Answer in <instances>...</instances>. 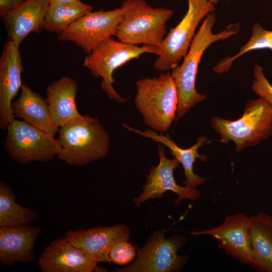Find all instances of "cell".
<instances>
[{
	"label": "cell",
	"mask_w": 272,
	"mask_h": 272,
	"mask_svg": "<svg viewBox=\"0 0 272 272\" xmlns=\"http://www.w3.org/2000/svg\"><path fill=\"white\" fill-rule=\"evenodd\" d=\"M216 22L214 14L207 15L195 34L183 62L171 70L170 74L175 83L178 97L175 122L207 98L205 94L198 93L195 89L198 67L204 52L214 42L236 35L239 31L240 24L237 22L230 24L223 31L214 34L212 29Z\"/></svg>",
	"instance_id": "cell-1"
},
{
	"label": "cell",
	"mask_w": 272,
	"mask_h": 272,
	"mask_svg": "<svg viewBox=\"0 0 272 272\" xmlns=\"http://www.w3.org/2000/svg\"><path fill=\"white\" fill-rule=\"evenodd\" d=\"M58 132L61 149L57 157L69 165L84 166L109 152V135L97 117L83 115L60 127Z\"/></svg>",
	"instance_id": "cell-2"
},
{
	"label": "cell",
	"mask_w": 272,
	"mask_h": 272,
	"mask_svg": "<svg viewBox=\"0 0 272 272\" xmlns=\"http://www.w3.org/2000/svg\"><path fill=\"white\" fill-rule=\"evenodd\" d=\"M135 86L134 104L145 124L157 132H167L175 120L178 104L170 73L139 80Z\"/></svg>",
	"instance_id": "cell-3"
},
{
	"label": "cell",
	"mask_w": 272,
	"mask_h": 272,
	"mask_svg": "<svg viewBox=\"0 0 272 272\" xmlns=\"http://www.w3.org/2000/svg\"><path fill=\"white\" fill-rule=\"evenodd\" d=\"M120 8L123 15L115 35L118 40L137 45H160L166 33V23L173 10L153 8L145 0H125Z\"/></svg>",
	"instance_id": "cell-4"
},
{
	"label": "cell",
	"mask_w": 272,
	"mask_h": 272,
	"mask_svg": "<svg viewBox=\"0 0 272 272\" xmlns=\"http://www.w3.org/2000/svg\"><path fill=\"white\" fill-rule=\"evenodd\" d=\"M211 123L219 141L233 142L236 151L258 145L272 134V108L262 98L247 101L242 116L235 120L213 116Z\"/></svg>",
	"instance_id": "cell-5"
},
{
	"label": "cell",
	"mask_w": 272,
	"mask_h": 272,
	"mask_svg": "<svg viewBox=\"0 0 272 272\" xmlns=\"http://www.w3.org/2000/svg\"><path fill=\"white\" fill-rule=\"evenodd\" d=\"M159 54L157 47L139 46L115 40L112 37L101 42L87 55L83 66L88 69L96 78H101V89L110 99L123 103L126 99L118 94L113 87L115 80L113 72L129 60L139 58L144 53Z\"/></svg>",
	"instance_id": "cell-6"
},
{
	"label": "cell",
	"mask_w": 272,
	"mask_h": 272,
	"mask_svg": "<svg viewBox=\"0 0 272 272\" xmlns=\"http://www.w3.org/2000/svg\"><path fill=\"white\" fill-rule=\"evenodd\" d=\"M167 230L154 232L143 247H137L134 260L119 272H176L180 271L188 260L187 253L178 255L186 243L185 237L179 233L165 238Z\"/></svg>",
	"instance_id": "cell-7"
},
{
	"label": "cell",
	"mask_w": 272,
	"mask_h": 272,
	"mask_svg": "<svg viewBox=\"0 0 272 272\" xmlns=\"http://www.w3.org/2000/svg\"><path fill=\"white\" fill-rule=\"evenodd\" d=\"M187 1L186 13L157 47L159 54L153 67L158 72H165L179 64L189 50L198 24L215 10V5L208 0Z\"/></svg>",
	"instance_id": "cell-8"
},
{
	"label": "cell",
	"mask_w": 272,
	"mask_h": 272,
	"mask_svg": "<svg viewBox=\"0 0 272 272\" xmlns=\"http://www.w3.org/2000/svg\"><path fill=\"white\" fill-rule=\"evenodd\" d=\"M8 154L21 164L52 161L60 152L58 139L25 120L14 119L7 127Z\"/></svg>",
	"instance_id": "cell-9"
},
{
	"label": "cell",
	"mask_w": 272,
	"mask_h": 272,
	"mask_svg": "<svg viewBox=\"0 0 272 272\" xmlns=\"http://www.w3.org/2000/svg\"><path fill=\"white\" fill-rule=\"evenodd\" d=\"M123 15L120 8L90 12L58 34V40L74 43L88 55L103 40L115 35Z\"/></svg>",
	"instance_id": "cell-10"
},
{
	"label": "cell",
	"mask_w": 272,
	"mask_h": 272,
	"mask_svg": "<svg viewBox=\"0 0 272 272\" xmlns=\"http://www.w3.org/2000/svg\"><path fill=\"white\" fill-rule=\"evenodd\" d=\"M159 162L153 166L146 176V181L142 187V192L138 197H134L133 202L138 207L146 200L156 197L161 198L167 191H171L178 195L174 201L175 205L182 200H194L200 196V192L193 187L178 185L174 177V170L180 165L175 158L168 159L165 155V149L161 144L158 145Z\"/></svg>",
	"instance_id": "cell-11"
},
{
	"label": "cell",
	"mask_w": 272,
	"mask_h": 272,
	"mask_svg": "<svg viewBox=\"0 0 272 272\" xmlns=\"http://www.w3.org/2000/svg\"><path fill=\"white\" fill-rule=\"evenodd\" d=\"M130 231L123 224L99 226L91 228L69 230L64 237L93 262L111 263L109 254L116 242L129 241Z\"/></svg>",
	"instance_id": "cell-12"
},
{
	"label": "cell",
	"mask_w": 272,
	"mask_h": 272,
	"mask_svg": "<svg viewBox=\"0 0 272 272\" xmlns=\"http://www.w3.org/2000/svg\"><path fill=\"white\" fill-rule=\"evenodd\" d=\"M249 217L242 213L227 216L219 226L191 232L193 235H209L227 255L241 263L251 264L253 253L249 240Z\"/></svg>",
	"instance_id": "cell-13"
},
{
	"label": "cell",
	"mask_w": 272,
	"mask_h": 272,
	"mask_svg": "<svg viewBox=\"0 0 272 272\" xmlns=\"http://www.w3.org/2000/svg\"><path fill=\"white\" fill-rule=\"evenodd\" d=\"M22 59L19 46L8 40L0 58V128L6 129L15 119L12 100L22 86Z\"/></svg>",
	"instance_id": "cell-14"
},
{
	"label": "cell",
	"mask_w": 272,
	"mask_h": 272,
	"mask_svg": "<svg viewBox=\"0 0 272 272\" xmlns=\"http://www.w3.org/2000/svg\"><path fill=\"white\" fill-rule=\"evenodd\" d=\"M42 272L106 271L72 245L64 236L52 241L38 260Z\"/></svg>",
	"instance_id": "cell-15"
},
{
	"label": "cell",
	"mask_w": 272,
	"mask_h": 272,
	"mask_svg": "<svg viewBox=\"0 0 272 272\" xmlns=\"http://www.w3.org/2000/svg\"><path fill=\"white\" fill-rule=\"evenodd\" d=\"M41 229L30 224L0 227V262L12 266L30 263L35 258V244Z\"/></svg>",
	"instance_id": "cell-16"
},
{
	"label": "cell",
	"mask_w": 272,
	"mask_h": 272,
	"mask_svg": "<svg viewBox=\"0 0 272 272\" xmlns=\"http://www.w3.org/2000/svg\"><path fill=\"white\" fill-rule=\"evenodd\" d=\"M49 4V0H26L2 17L8 40L19 46L30 33L42 30Z\"/></svg>",
	"instance_id": "cell-17"
},
{
	"label": "cell",
	"mask_w": 272,
	"mask_h": 272,
	"mask_svg": "<svg viewBox=\"0 0 272 272\" xmlns=\"http://www.w3.org/2000/svg\"><path fill=\"white\" fill-rule=\"evenodd\" d=\"M78 85L75 80L63 76L53 82L46 89V100L52 120L58 127L81 118L76 97Z\"/></svg>",
	"instance_id": "cell-18"
},
{
	"label": "cell",
	"mask_w": 272,
	"mask_h": 272,
	"mask_svg": "<svg viewBox=\"0 0 272 272\" xmlns=\"http://www.w3.org/2000/svg\"><path fill=\"white\" fill-rule=\"evenodd\" d=\"M122 125L129 131L151 139L153 141L163 144L167 147L170 151L171 154L182 165L186 179L184 182L185 185L196 188L203 184L208 179V177H200L193 172V164L197 158L200 159L202 161L207 160V156L204 155H199L198 152L201 146L210 143L207 137H199L193 146L188 149H183L177 146L168 134H166V135H163L162 134H159L158 132L149 128L142 131L131 127L125 123H122Z\"/></svg>",
	"instance_id": "cell-19"
},
{
	"label": "cell",
	"mask_w": 272,
	"mask_h": 272,
	"mask_svg": "<svg viewBox=\"0 0 272 272\" xmlns=\"http://www.w3.org/2000/svg\"><path fill=\"white\" fill-rule=\"evenodd\" d=\"M19 97L12 103L15 117H19L46 132L55 134L59 127L53 123L46 99L23 84Z\"/></svg>",
	"instance_id": "cell-20"
},
{
	"label": "cell",
	"mask_w": 272,
	"mask_h": 272,
	"mask_svg": "<svg viewBox=\"0 0 272 272\" xmlns=\"http://www.w3.org/2000/svg\"><path fill=\"white\" fill-rule=\"evenodd\" d=\"M249 240L255 269L272 272V217L264 212L249 217Z\"/></svg>",
	"instance_id": "cell-21"
},
{
	"label": "cell",
	"mask_w": 272,
	"mask_h": 272,
	"mask_svg": "<svg viewBox=\"0 0 272 272\" xmlns=\"http://www.w3.org/2000/svg\"><path fill=\"white\" fill-rule=\"evenodd\" d=\"M92 11L91 6L81 1L50 4L43 30L59 34L79 18Z\"/></svg>",
	"instance_id": "cell-22"
},
{
	"label": "cell",
	"mask_w": 272,
	"mask_h": 272,
	"mask_svg": "<svg viewBox=\"0 0 272 272\" xmlns=\"http://www.w3.org/2000/svg\"><path fill=\"white\" fill-rule=\"evenodd\" d=\"M16 195L4 181H0V227L30 223L38 217L32 209L17 204Z\"/></svg>",
	"instance_id": "cell-23"
},
{
	"label": "cell",
	"mask_w": 272,
	"mask_h": 272,
	"mask_svg": "<svg viewBox=\"0 0 272 272\" xmlns=\"http://www.w3.org/2000/svg\"><path fill=\"white\" fill-rule=\"evenodd\" d=\"M266 48L272 50V30H266L259 23H256L252 26L249 40L241 47L239 52L233 56L223 58L213 67V71L219 74L227 72L233 62L245 53Z\"/></svg>",
	"instance_id": "cell-24"
},
{
	"label": "cell",
	"mask_w": 272,
	"mask_h": 272,
	"mask_svg": "<svg viewBox=\"0 0 272 272\" xmlns=\"http://www.w3.org/2000/svg\"><path fill=\"white\" fill-rule=\"evenodd\" d=\"M129 241L122 240L114 244L109 254L111 262L119 265H124L134 260L137 256V249Z\"/></svg>",
	"instance_id": "cell-25"
},
{
	"label": "cell",
	"mask_w": 272,
	"mask_h": 272,
	"mask_svg": "<svg viewBox=\"0 0 272 272\" xmlns=\"http://www.w3.org/2000/svg\"><path fill=\"white\" fill-rule=\"evenodd\" d=\"M253 76L254 80L251 85L252 90L272 108V85L265 76L261 65L258 64L255 65Z\"/></svg>",
	"instance_id": "cell-26"
},
{
	"label": "cell",
	"mask_w": 272,
	"mask_h": 272,
	"mask_svg": "<svg viewBox=\"0 0 272 272\" xmlns=\"http://www.w3.org/2000/svg\"><path fill=\"white\" fill-rule=\"evenodd\" d=\"M26 0H0V16L3 17L8 12L16 9Z\"/></svg>",
	"instance_id": "cell-27"
},
{
	"label": "cell",
	"mask_w": 272,
	"mask_h": 272,
	"mask_svg": "<svg viewBox=\"0 0 272 272\" xmlns=\"http://www.w3.org/2000/svg\"><path fill=\"white\" fill-rule=\"evenodd\" d=\"M50 4L61 3H70V2H78L81 0H49Z\"/></svg>",
	"instance_id": "cell-28"
},
{
	"label": "cell",
	"mask_w": 272,
	"mask_h": 272,
	"mask_svg": "<svg viewBox=\"0 0 272 272\" xmlns=\"http://www.w3.org/2000/svg\"><path fill=\"white\" fill-rule=\"evenodd\" d=\"M209 2H211V3L216 5L217 4L219 0H208Z\"/></svg>",
	"instance_id": "cell-29"
}]
</instances>
